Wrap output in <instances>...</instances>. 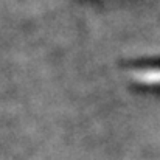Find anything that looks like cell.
<instances>
[{"mask_svg": "<svg viewBox=\"0 0 160 160\" xmlns=\"http://www.w3.org/2000/svg\"><path fill=\"white\" fill-rule=\"evenodd\" d=\"M131 76L134 81L140 84L160 87V65H148V67L135 68L131 73Z\"/></svg>", "mask_w": 160, "mask_h": 160, "instance_id": "obj_1", "label": "cell"}]
</instances>
